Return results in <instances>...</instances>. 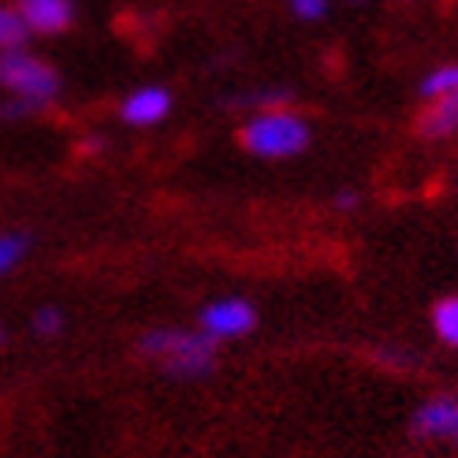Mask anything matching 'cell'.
I'll return each instance as SVG.
<instances>
[{
    "label": "cell",
    "instance_id": "cell-1",
    "mask_svg": "<svg viewBox=\"0 0 458 458\" xmlns=\"http://www.w3.org/2000/svg\"><path fill=\"white\" fill-rule=\"evenodd\" d=\"M239 142L254 157L284 160V157H294L310 146V123L302 116H294L291 108H268L242 123Z\"/></svg>",
    "mask_w": 458,
    "mask_h": 458
},
{
    "label": "cell",
    "instance_id": "cell-2",
    "mask_svg": "<svg viewBox=\"0 0 458 458\" xmlns=\"http://www.w3.org/2000/svg\"><path fill=\"white\" fill-rule=\"evenodd\" d=\"M142 354L153 361H165L172 377H205L216 361V339L205 332L157 328L142 335Z\"/></svg>",
    "mask_w": 458,
    "mask_h": 458
},
{
    "label": "cell",
    "instance_id": "cell-3",
    "mask_svg": "<svg viewBox=\"0 0 458 458\" xmlns=\"http://www.w3.org/2000/svg\"><path fill=\"white\" fill-rule=\"evenodd\" d=\"M0 86H4L8 94L45 108L60 94V75H56L53 64L38 60L34 53L8 49V53H0Z\"/></svg>",
    "mask_w": 458,
    "mask_h": 458
},
{
    "label": "cell",
    "instance_id": "cell-4",
    "mask_svg": "<svg viewBox=\"0 0 458 458\" xmlns=\"http://www.w3.org/2000/svg\"><path fill=\"white\" fill-rule=\"evenodd\" d=\"M254 325H258V313L242 299H224V302H213V306L201 310V328H205V335H213V339L246 335Z\"/></svg>",
    "mask_w": 458,
    "mask_h": 458
},
{
    "label": "cell",
    "instance_id": "cell-5",
    "mask_svg": "<svg viewBox=\"0 0 458 458\" xmlns=\"http://www.w3.org/2000/svg\"><path fill=\"white\" fill-rule=\"evenodd\" d=\"M30 34H64L75 22V0H15Z\"/></svg>",
    "mask_w": 458,
    "mask_h": 458
},
{
    "label": "cell",
    "instance_id": "cell-6",
    "mask_svg": "<svg viewBox=\"0 0 458 458\" xmlns=\"http://www.w3.org/2000/svg\"><path fill=\"white\" fill-rule=\"evenodd\" d=\"M172 112V94L165 86H142L120 105V116L131 127H153Z\"/></svg>",
    "mask_w": 458,
    "mask_h": 458
},
{
    "label": "cell",
    "instance_id": "cell-7",
    "mask_svg": "<svg viewBox=\"0 0 458 458\" xmlns=\"http://www.w3.org/2000/svg\"><path fill=\"white\" fill-rule=\"evenodd\" d=\"M418 437H432V440H451L458 444V403L454 399H437L418 410L414 418Z\"/></svg>",
    "mask_w": 458,
    "mask_h": 458
},
{
    "label": "cell",
    "instance_id": "cell-8",
    "mask_svg": "<svg viewBox=\"0 0 458 458\" xmlns=\"http://www.w3.org/2000/svg\"><path fill=\"white\" fill-rule=\"evenodd\" d=\"M418 131L425 134V139L440 142V139H451V134H458V89H451V94L437 98L418 120Z\"/></svg>",
    "mask_w": 458,
    "mask_h": 458
},
{
    "label": "cell",
    "instance_id": "cell-9",
    "mask_svg": "<svg viewBox=\"0 0 458 458\" xmlns=\"http://www.w3.org/2000/svg\"><path fill=\"white\" fill-rule=\"evenodd\" d=\"M27 41H30V30L22 22V15L15 12V4H0V53L22 49Z\"/></svg>",
    "mask_w": 458,
    "mask_h": 458
},
{
    "label": "cell",
    "instance_id": "cell-10",
    "mask_svg": "<svg viewBox=\"0 0 458 458\" xmlns=\"http://www.w3.org/2000/svg\"><path fill=\"white\" fill-rule=\"evenodd\" d=\"M451 89H458V64H440V67H432V72L421 79L418 94L425 101H437V98L451 94Z\"/></svg>",
    "mask_w": 458,
    "mask_h": 458
},
{
    "label": "cell",
    "instance_id": "cell-11",
    "mask_svg": "<svg viewBox=\"0 0 458 458\" xmlns=\"http://www.w3.org/2000/svg\"><path fill=\"white\" fill-rule=\"evenodd\" d=\"M287 101H291L287 89H250V94L227 98L224 105L227 108H261V112H268V108H284Z\"/></svg>",
    "mask_w": 458,
    "mask_h": 458
},
{
    "label": "cell",
    "instance_id": "cell-12",
    "mask_svg": "<svg viewBox=\"0 0 458 458\" xmlns=\"http://www.w3.org/2000/svg\"><path fill=\"white\" fill-rule=\"evenodd\" d=\"M432 325H437V332H440L444 343L458 347V299H444L437 306V313H432Z\"/></svg>",
    "mask_w": 458,
    "mask_h": 458
},
{
    "label": "cell",
    "instance_id": "cell-13",
    "mask_svg": "<svg viewBox=\"0 0 458 458\" xmlns=\"http://www.w3.org/2000/svg\"><path fill=\"white\" fill-rule=\"evenodd\" d=\"M27 246H30V239L19 235V232L0 235V276H4V272H12L22 258H27Z\"/></svg>",
    "mask_w": 458,
    "mask_h": 458
},
{
    "label": "cell",
    "instance_id": "cell-14",
    "mask_svg": "<svg viewBox=\"0 0 458 458\" xmlns=\"http://www.w3.org/2000/svg\"><path fill=\"white\" fill-rule=\"evenodd\" d=\"M328 4L332 0H291V12H294V19H302V22H317V19L328 15Z\"/></svg>",
    "mask_w": 458,
    "mask_h": 458
},
{
    "label": "cell",
    "instance_id": "cell-15",
    "mask_svg": "<svg viewBox=\"0 0 458 458\" xmlns=\"http://www.w3.org/2000/svg\"><path fill=\"white\" fill-rule=\"evenodd\" d=\"M60 328H64V317H60V310H53V306L38 310V317H34V332H38V335H56Z\"/></svg>",
    "mask_w": 458,
    "mask_h": 458
},
{
    "label": "cell",
    "instance_id": "cell-16",
    "mask_svg": "<svg viewBox=\"0 0 458 458\" xmlns=\"http://www.w3.org/2000/svg\"><path fill=\"white\" fill-rule=\"evenodd\" d=\"M41 105H34V101H22V98H15V101H8L4 108H0V116H8V120H19V116H27V112H38Z\"/></svg>",
    "mask_w": 458,
    "mask_h": 458
},
{
    "label": "cell",
    "instance_id": "cell-17",
    "mask_svg": "<svg viewBox=\"0 0 458 458\" xmlns=\"http://www.w3.org/2000/svg\"><path fill=\"white\" fill-rule=\"evenodd\" d=\"M335 205H339V209H343V213H351V209H354V205H358V194H351V191H343V194L335 198Z\"/></svg>",
    "mask_w": 458,
    "mask_h": 458
},
{
    "label": "cell",
    "instance_id": "cell-18",
    "mask_svg": "<svg viewBox=\"0 0 458 458\" xmlns=\"http://www.w3.org/2000/svg\"><path fill=\"white\" fill-rule=\"evenodd\" d=\"M4 339H8V335H4V328H0V343H4Z\"/></svg>",
    "mask_w": 458,
    "mask_h": 458
},
{
    "label": "cell",
    "instance_id": "cell-19",
    "mask_svg": "<svg viewBox=\"0 0 458 458\" xmlns=\"http://www.w3.org/2000/svg\"><path fill=\"white\" fill-rule=\"evenodd\" d=\"M351 4H365V0H351Z\"/></svg>",
    "mask_w": 458,
    "mask_h": 458
}]
</instances>
